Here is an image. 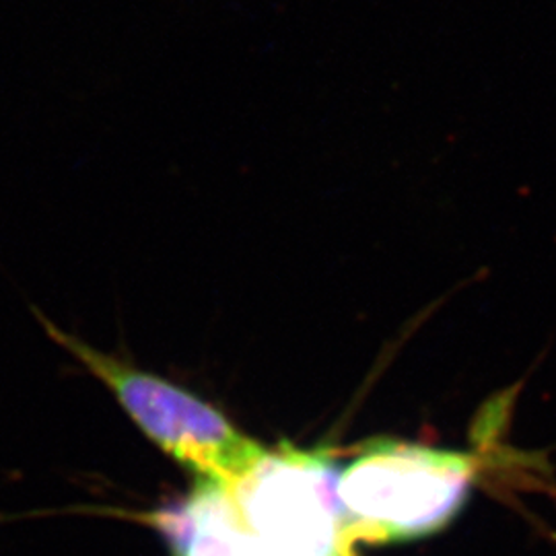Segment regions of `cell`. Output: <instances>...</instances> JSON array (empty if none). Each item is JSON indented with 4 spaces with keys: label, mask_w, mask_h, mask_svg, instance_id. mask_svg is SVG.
I'll list each match as a JSON object with an SVG mask.
<instances>
[{
    "label": "cell",
    "mask_w": 556,
    "mask_h": 556,
    "mask_svg": "<svg viewBox=\"0 0 556 556\" xmlns=\"http://www.w3.org/2000/svg\"><path fill=\"white\" fill-rule=\"evenodd\" d=\"M31 312L48 338L105 386L149 441L199 482H211L233 493L268 454L213 404L190 390L116 353L91 346L87 340L62 330L41 314L40 307H31Z\"/></svg>",
    "instance_id": "6da1fadb"
},
{
    "label": "cell",
    "mask_w": 556,
    "mask_h": 556,
    "mask_svg": "<svg viewBox=\"0 0 556 556\" xmlns=\"http://www.w3.org/2000/svg\"><path fill=\"white\" fill-rule=\"evenodd\" d=\"M475 457L404 441H369L338 478L349 542H404L443 530L466 503Z\"/></svg>",
    "instance_id": "7a4b0ae2"
},
{
    "label": "cell",
    "mask_w": 556,
    "mask_h": 556,
    "mask_svg": "<svg viewBox=\"0 0 556 556\" xmlns=\"http://www.w3.org/2000/svg\"><path fill=\"white\" fill-rule=\"evenodd\" d=\"M337 464L282 443L231 493L264 556H346Z\"/></svg>",
    "instance_id": "3957f363"
},
{
    "label": "cell",
    "mask_w": 556,
    "mask_h": 556,
    "mask_svg": "<svg viewBox=\"0 0 556 556\" xmlns=\"http://www.w3.org/2000/svg\"><path fill=\"white\" fill-rule=\"evenodd\" d=\"M190 505L194 528L179 556H264L229 491L199 482Z\"/></svg>",
    "instance_id": "277c9868"
}]
</instances>
